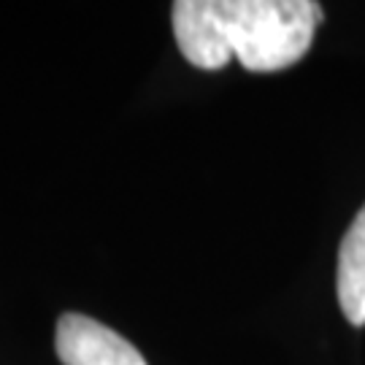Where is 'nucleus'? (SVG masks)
I'll return each instance as SVG.
<instances>
[{"label": "nucleus", "instance_id": "obj_1", "mask_svg": "<svg viewBox=\"0 0 365 365\" xmlns=\"http://www.w3.org/2000/svg\"><path fill=\"white\" fill-rule=\"evenodd\" d=\"M322 6L312 0H176L173 33L190 66L220 71L238 60L252 73L284 71L303 60Z\"/></svg>", "mask_w": 365, "mask_h": 365}, {"label": "nucleus", "instance_id": "obj_2", "mask_svg": "<svg viewBox=\"0 0 365 365\" xmlns=\"http://www.w3.org/2000/svg\"><path fill=\"white\" fill-rule=\"evenodd\" d=\"M54 349L63 365H146L144 354L117 330L73 312L57 319Z\"/></svg>", "mask_w": 365, "mask_h": 365}, {"label": "nucleus", "instance_id": "obj_3", "mask_svg": "<svg viewBox=\"0 0 365 365\" xmlns=\"http://www.w3.org/2000/svg\"><path fill=\"white\" fill-rule=\"evenodd\" d=\"M339 303L354 327L365 325V206L354 217L339 249Z\"/></svg>", "mask_w": 365, "mask_h": 365}]
</instances>
